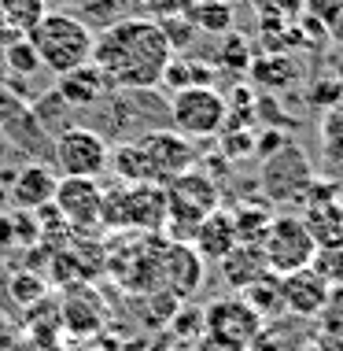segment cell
I'll list each match as a JSON object with an SVG mask.
<instances>
[{
  "mask_svg": "<svg viewBox=\"0 0 343 351\" xmlns=\"http://www.w3.org/2000/svg\"><path fill=\"white\" fill-rule=\"evenodd\" d=\"M174 60L159 19L151 15H126L114 19L92 37V60L103 71L114 89L148 93L163 82V74Z\"/></svg>",
  "mask_w": 343,
  "mask_h": 351,
  "instance_id": "obj_1",
  "label": "cell"
},
{
  "mask_svg": "<svg viewBox=\"0 0 343 351\" xmlns=\"http://www.w3.org/2000/svg\"><path fill=\"white\" fill-rule=\"evenodd\" d=\"M92 37L97 34H92L78 15L45 12L41 23L26 34V41L34 45L41 67L60 78V74H66V71H74V67H81V63L92 60Z\"/></svg>",
  "mask_w": 343,
  "mask_h": 351,
  "instance_id": "obj_2",
  "label": "cell"
},
{
  "mask_svg": "<svg viewBox=\"0 0 343 351\" xmlns=\"http://www.w3.org/2000/svg\"><path fill=\"white\" fill-rule=\"evenodd\" d=\"M166 193V241H181L188 244L196 233V226L203 222L207 215L218 211V200H222V193H218L214 178L207 174V170H185V174H177L174 182L163 185Z\"/></svg>",
  "mask_w": 343,
  "mask_h": 351,
  "instance_id": "obj_3",
  "label": "cell"
},
{
  "mask_svg": "<svg viewBox=\"0 0 343 351\" xmlns=\"http://www.w3.org/2000/svg\"><path fill=\"white\" fill-rule=\"evenodd\" d=\"M103 230H140V233H163L166 226V193L163 185H118L103 189L100 207Z\"/></svg>",
  "mask_w": 343,
  "mask_h": 351,
  "instance_id": "obj_4",
  "label": "cell"
},
{
  "mask_svg": "<svg viewBox=\"0 0 343 351\" xmlns=\"http://www.w3.org/2000/svg\"><path fill=\"white\" fill-rule=\"evenodd\" d=\"M262 196L266 204L273 207H288V204H307L314 182H318V174L310 170V159L307 152L299 145H292V141H284L277 152H270V156L262 159Z\"/></svg>",
  "mask_w": 343,
  "mask_h": 351,
  "instance_id": "obj_5",
  "label": "cell"
},
{
  "mask_svg": "<svg viewBox=\"0 0 343 351\" xmlns=\"http://www.w3.org/2000/svg\"><path fill=\"white\" fill-rule=\"evenodd\" d=\"M170 130H177L188 141H207L225 130L229 100L211 85H185L170 100Z\"/></svg>",
  "mask_w": 343,
  "mask_h": 351,
  "instance_id": "obj_6",
  "label": "cell"
},
{
  "mask_svg": "<svg viewBox=\"0 0 343 351\" xmlns=\"http://www.w3.org/2000/svg\"><path fill=\"white\" fill-rule=\"evenodd\" d=\"M49 156L60 178H100L111 163V145L92 126H66L52 137Z\"/></svg>",
  "mask_w": 343,
  "mask_h": 351,
  "instance_id": "obj_7",
  "label": "cell"
},
{
  "mask_svg": "<svg viewBox=\"0 0 343 351\" xmlns=\"http://www.w3.org/2000/svg\"><path fill=\"white\" fill-rule=\"evenodd\" d=\"M262 259H266V270L284 278V274H295V270H307L318 244L310 241L307 226H303L299 215H273L270 226H266L262 241Z\"/></svg>",
  "mask_w": 343,
  "mask_h": 351,
  "instance_id": "obj_8",
  "label": "cell"
},
{
  "mask_svg": "<svg viewBox=\"0 0 343 351\" xmlns=\"http://www.w3.org/2000/svg\"><path fill=\"white\" fill-rule=\"evenodd\" d=\"M144 156V167H148V182L151 185H166L174 182L177 174L196 167V145L188 137H181L177 130H144V134L133 137Z\"/></svg>",
  "mask_w": 343,
  "mask_h": 351,
  "instance_id": "obj_9",
  "label": "cell"
},
{
  "mask_svg": "<svg viewBox=\"0 0 343 351\" xmlns=\"http://www.w3.org/2000/svg\"><path fill=\"white\" fill-rule=\"evenodd\" d=\"M203 329L211 337V344L225 348V351H244L255 344L262 329V315L251 307L244 296H229V300H214L203 311Z\"/></svg>",
  "mask_w": 343,
  "mask_h": 351,
  "instance_id": "obj_10",
  "label": "cell"
},
{
  "mask_svg": "<svg viewBox=\"0 0 343 351\" xmlns=\"http://www.w3.org/2000/svg\"><path fill=\"white\" fill-rule=\"evenodd\" d=\"M52 207L60 211L63 226L71 233H89L100 226V207H103V189L97 178H60L52 196Z\"/></svg>",
  "mask_w": 343,
  "mask_h": 351,
  "instance_id": "obj_11",
  "label": "cell"
},
{
  "mask_svg": "<svg viewBox=\"0 0 343 351\" xmlns=\"http://www.w3.org/2000/svg\"><path fill=\"white\" fill-rule=\"evenodd\" d=\"M207 278V263L196 255L192 244L181 241H166L163 252H159V281L166 285L163 292H170L174 300H188L203 289Z\"/></svg>",
  "mask_w": 343,
  "mask_h": 351,
  "instance_id": "obj_12",
  "label": "cell"
},
{
  "mask_svg": "<svg viewBox=\"0 0 343 351\" xmlns=\"http://www.w3.org/2000/svg\"><path fill=\"white\" fill-rule=\"evenodd\" d=\"M329 300H332V289L310 267L281 278V311H288L295 318H321Z\"/></svg>",
  "mask_w": 343,
  "mask_h": 351,
  "instance_id": "obj_13",
  "label": "cell"
},
{
  "mask_svg": "<svg viewBox=\"0 0 343 351\" xmlns=\"http://www.w3.org/2000/svg\"><path fill=\"white\" fill-rule=\"evenodd\" d=\"M60 174L45 163H26L18 167L8 182V196H12V211H37V207L52 204Z\"/></svg>",
  "mask_w": 343,
  "mask_h": 351,
  "instance_id": "obj_14",
  "label": "cell"
},
{
  "mask_svg": "<svg viewBox=\"0 0 343 351\" xmlns=\"http://www.w3.org/2000/svg\"><path fill=\"white\" fill-rule=\"evenodd\" d=\"M111 89H114V85L103 78V71L97 67V63H81V67L60 74V82H55V93L66 100V108H71V111L97 108Z\"/></svg>",
  "mask_w": 343,
  "mask_h": 351,
  "instance_id": "obj_15",
  "label": "cell"
},
{
  "mask_svg": "<svg viewBox=\"0 0 343 351\" xmlns=\"http://www.w3.org/2000/svg\"><path fill=\"white\" fill-rule=\"evenodd\" d=\"M196 248V255L203 263H222L229 252L240 244V237H236V226H233V211H222L218 207L214 215H207L203 222L196 226L192 241H188Z\"/></svg>",
  "mask_w": 343,
  "mask_h": 351,
  "instance_id": "obj_16",
  "label": "cell"
},
{
  "mask_svg": "<svg viewBox=\"0 0 343 351\" xmlns=\"http://www.w3.org/2000/svg\"><path fill=\"white\" fill-rule=\"evenodd\" d=\"M222 278L229 289H236V292H244V289H251L255 281L262 278V274H270L266 270V259H262V248L259 244H236L233 252L225 255L222 263Z\"/></svg>",
  "mask_w": 343,
  "mask_h": 351,
  "instance_id": "obj_17",
  "label": "cell"
},
{
  "mask_svg": "<svg viewBox=\"0 0 343 351\" xmlns=\"http://www.w3.org/2000/svg\"><path fill=\"white\" fill-rule=\"evenodd\" d=\"M251 82H259L262 89H284L299 78V63L292 60L288 52H273V56H259L251 60Z\"/></svg>",
  "mask_w": 343,
  "mask_h": 351,
  "instance_id": "obj_18",
  "label": "cell"
},
{
  "mask_svg": "<svg viewBox=\"0 0 343 351\" xmlns=\"http://www.w3.org/2000/svg\"><path fill=\"white\" fill-rule=\"evenodd\" d=\"M185 19L192 23L196 34H214V37L233 34V8H229V0H192Z\"/></svg>",
  "mask_w": 343,
  "mask_h": 351,
  "instance_id": "obj_19",
  "label": "cell"
},
{
  "mask_svg": "<svg viewBox=\"0 0 343 351\" xmlns=\"http://www.w3.org/2000/svg\"><path fill=\"white\" fill-rule=\"evenodd\" d=\"M34 108H37V111H30L34 122H37V126H41L49 137L63 134L66 126H74V111L66 108V100H63L55 89H52V93H45V97H37V100H34Z\"/></svg>",
  "mask_w": 343,
  "mask_h": 351,
  "instance_id": "obj_20",
  "label": "cell"
},
{
  "mask_svg": "<svg viewBox=\"0 0 343 351\" xmlns=\"http://www.w3.org/2000/svg\"><path fill=\"white\" fill-rule=\"evenodd\" d=\"M45 12H49L45 0H0V23L12 26V30H18L23 37L41 23Z\"/></svg>",
  "mask_w": 343,
  "mask_h": 351,
  "instance_id": "obj_21",
  "label": "cell"
},
{
  "mask_svg": "<svg viewBox=\"0 0 343 351\" xmlns=\"http://www.w3.org/2000/svg\"><path fill=\"white\" fill-rule=\"evenodd\" d=\"M251 8L262 23L292 26V23H299L303 12H307V0H251Z\"/></svg>",
  "mask_w": 343,
  "mask_h": 351,
  "instance_id": "obj_22",
  "label": "cell"
},
{
  "mask_svg": "<svg viewBox=\"0 0 343 351\" xmlns=\"http://www.w3.org/2000/svg\"><path fill=\"white\" fill-rule=\"evenodd\" d=\"M307 15L318 19L329 41L343 45V0H307Z\"/></svg>",
  "mask_w": 343,
  "mask_h": 351,
  "instance_id": "obj_23",
  "label": "cell"
},
{
  "mask_svg": "<svg viewBox=\"0 0 343 351\" xmlns=\"http://www.w3.org/2000/svg\"><path fill=\"white\" fill-rule=\"evenodd\" d=\"M310 270L318 274L329 289L343 285V248H318L314 259H310Z\"/></svg>",
  "mask_w": 343,
  "mask_h": 351,
  "instance_id": "obj_24",
  "label": "cell"
},
{
  "mask_svg": "<svg viewBox=\"0 0 343 351\" xmlns=\"http://www.w3.org/2000/svg\"><path fill=\"white\" fill-rule=\"evenodd\" d=\"M118 4H122V0H78V12H74V15H78L85 26L100 23V30H103L107 23L118 19Z\"/></svg>",
  "mask_w": 343,
  "mask_h": 351,
  "instance_id": "obj_25",
  "label": "cell"
},
{
  "mask_svg": "<svg viewBox=\"0 0 343 351\" xmlns=\"http://www.w3.org/2000/svg\"><path fill=\"white\" fill-rule=\"evenodd\" d=\"M159 26H163V34H166V41H170V49H174V56H185L188 45L196 41V30H192V23H188L185 15H177V19H159Z\"/></svg>",
  "mask_w": 343,
  "mask_h": 351,
  "instance_id": "obj_26",
  "label": "cell"
},
{
  "mask_svg": "<svg viewBox=\"0 0 343 351\" xmlns=\"http://www.w3.org/2000/svg\"><path fill=\"white\" fill-rule=\"evenodd\" d=\"M4 60H8V67H12L15 74H34V71H41V60H37L34 45L26 41V37H23V41H15V45H8Z\"/></svg>",
  "mask_w": 343,
  "mask_h": 351,
  "instance_id": "obj_27",
  "label": "cell"
},
{
  "mask_svg": "<svg viewBox=\"0 0 343 351\" xmlns=\"http://www.w3.org/2000/svg\"><path fill=\"white\" fill-rule=\"evenodd\" d=\"M218 63H222V67H236V71H247V67H251V56H247L244 37L225 34V56H218Z\"/></svg>",
  "mask_w": 343,
  "mask_h": 351,
  "instance_id": "obj_28",
  "label": "cell"
},
{
  "mask_svg": "<svg viewBox=\"0 0 343 351\" xmlns=\"http://www.w3.org/2000/svg\"><path fill=\"white\" fill-rule=\"evenodd\" d=\"M144 8L151 12V19H177L192 8V0H144Z\"/></svg>",
  "mask_w": 343,
  "mask_h": 351,
  "instance_id": "obj_29",
  "label": "cell"
},
{
  "mask_svg": "<svg viewBox=\"0 0 343 351\" xmlns=\"http://www.w3.org/2000/svg\"><path fill=\"white\" fill-rule=\"evenodd\" d=\"M37 296H45V281L41 278H12V300L18 303H34Z\"/></svg>",
  "mask_w": 343,
  "mask_h": 351,
  "instance_id": "obj_30",
  "label": "cell"
},
{
  "mask_svg": "<svg viewBox=\"0 0 343 351\" xmlns=\"http://www.w3.org/2000/svg\"><path fill=\"white\" fill-rule=\"evenodd\" d=\"M4 211H12V196H8V185L0 182V215Z\"/></svg>",
  "mask_w": 343,
  "mask_h": 351,
  "instance_id": "obj_31",
  "label": "cell"
},
{
  "mask_svg": "<svg viewBox=\"0 0 343 351\" xmlns=\"http://www.w3.org/2000/svg\"><path fill=\"white\" fill-rule=\"evenodd\" d=\"M332 303H336V307L343 311V285H336V289H332Z\"/></svg>",
  "mask_w": 343,
  "mask_h": 351,
  "instance_id": "obj_32",
  "label": "cell"
}]
</instances>
